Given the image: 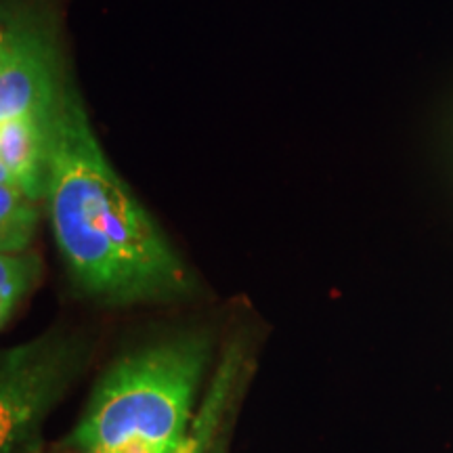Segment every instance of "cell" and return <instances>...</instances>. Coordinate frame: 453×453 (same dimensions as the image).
<instances>
[{"instance_id":"6da1fadb","label":"cell","mask_w":453,"mask_h":453,"mask_svg":"<svg viewBox=\"0 0 453 453\" xmlns=\"http://www.w3.org/2000/svg\"><path fill=\"white\" fill-rule=\"evenodd\" d=\"M44 202L57 248L88 296L127 307L194 288L183 260L105 157L72 88L55 113Z\"/></svg>"},{"instance_id":"7a4b0ae2","label":"cell","mask_w":453,"mask_h":453,"mask_svg":"<svg viewBox=\"0 0 453 453\" xmlns=\"http://www.w3.org/2000/svg\"><path fill=\"white\" fill-rule=\"evenodd\" d=\"M211 349L208 336L187 334L122 357L101 378L67 445L76 453L139 439L177 451Z\"/></svg>"},{"instance_id":"3957f363","label":"cell","mask_w":453,"mask_h":453,"mask_svg":"<svg viewBox=\"0 0 453 453\" xmlns=\"http://www.w3.org/2000/svg\"><path fill=\"white\" fill-rule=\"evenodd\" d=\"M87 361L72 334L49 332L0 355V453H26Z\"/></svg>"},{"instance_id":"277c9868","label":"cell","mask_w":453,"mask_h":453,"mask_svg":"<svg viewBox=\"0 0 453 453\" xmlns=\"http://www.w3.org/2000/svg\"><path fill=\"white\" fill-rule=\"evenodd\" d=\"M65 88L42 27L0 11V122L55 113Z\"/></svg>"},{"instance_id":"5b68a950","label":"cell","mask_w":453,"mask_h":453,"mask_svg":"<svg viewBox=\"0 0 453 453\" xmlns=\"http://www.w3.org/2000/svg\"><path fill=\"white\" fill-rule=\"evenodd\" d=\"M55 113H34L0 122V164L11 183L36 202L44 200L47 191Z\"/></svg>"},{"instance_id":"8992f818","label":"cell","mask_w":453,"mask_h":453,"mask_svg":"<svg viewBox=\"0 0 453 453\" xmlns=\"http://www.w3.org/2000/svg\"><path fill=\"white\" fill-rule=\"evenodd\" d=\"M41 208L13 183H0V254L27 252Z\"/></svg>"},{"instance_id":"52a82bcc","label":"cell","mask_w":453,"mask_h":453,"mask_svg":"<svg viewBox=\"0 0 453 453\" xmlns=\"http://www.w3.org/2000/svg\"><path fill=\"white\" fill-rule=\"evenodd\" d=\"M41 273L42 263L36 254H0V294L21 303V298L41 280Z\"/></svg>"},{"instance_id":"ba28073f","label":"cell","mask_w":453,"mask_h":453,"mask_svg":"<svg viewBox=\"0 0 453 453\" xmlns=\"http://www.w3.org/2000/svg\"><path fill=\"white\" fill-rule=\"evenodd\" d=\"M76 453H168L160 449V447L147 443V441H127V443L113 445V447H101V449H90V451H76Z\"/></svg>"},{"instance_id":"9c48e42d","label":"cell","mask_w":453,"mask_h":453,"mask_svg":"<svg viewBox=\"0 0 453 453\" xmlns=\"http://www.w3.org/2000/svg\"><path fill=\"white\" fill-rule=\"evenodd\" d=\"M17 304H19V303H17L15 298L0 294V330H3V327L7 326V321L11 319V315H13V311H15Z\"/></svg>"},{"instance_id":"30bf717a","label":"cell","mask_w":453,"mask_h":453,"mask_svg":"<svg viewBox=\"0 0 453 453\" xmlns=\"http://www.w3.org/2000/svg\"><path fill=\"white\" fill-rule=\"evenodd\" d=\"M174 453H200V441L196 437H185V441Z\"/></svg>"},{"instance_id":"8fae6325","label":"cell","mask_w":453,"mask_h":453,"mask_svg":"<svg viewBox=\"0 0 453 453\" xmlns=\"http://www.w3.org/2000/svg\"><path fill=\"white\" fill-rule=\"evenodd\" d=\"M26 453H49V451H44V447L41 445V441H38V443H34Z\"/></svg>"},{"instance_id":"7c38bea8","label":"cell","mask_w":453,"mask_h":453,"mask_svg":"<svg viewBox=\"0 0 453 453\" xmlns=\"http://www.w3.org/2000/svg\"><path fill=\"white\" fill-rule=\"evenodd\" d=\"M0 183H11V179H9L7 170H4L3 164H0Z\"/></svg>"}]
</instances>
